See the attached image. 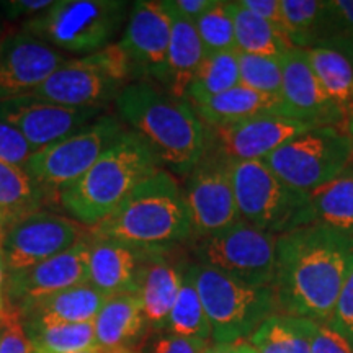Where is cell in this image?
<instances>
[{
    "label": "cell",
    "mask_w": 353,
    "mask_h": 353,
    "mask_svg": "<svg viewBox=\"0 0 353 353\" xmlns=\"http://www.w3.org/2000/svg\"><path fill=\"white\" fill-rule=\"evenodd\" d=\"M210 345V341L162 330L149 341L143 353H205Z\"/></svg>",
    "instance_id": "cell-39"
},
{
    "label": "cell",
    "mask_w": 353,
    "mask_h": 353,
    "mask_svg": "<svg viewBox=\"0 0 353 353\" xmlns=\"http://www.w3.org/2000/svg\"><path fill=\"white\" fill-rule=\"evenodd\" d=\"M317 322L285 312H273L250 335L257 353H311Z\"/></svg>",
    "instance_id": "cell-28"
},
{
    "label": "cell",
    "mask_w": 353,
    "mask_h": 353,
    "mask_svg": "<svg viewBox=\"0 0 353 353\" xmlns=\"http://www.w3.org/2000/svg\"><path fill=\"white\" fill-rule=\"evenodd\" d=\"M97 345L101 350L136 347L145 324L138 293H121L107 298L94 321Z\"/></svg>",
    "instance_id": "cell-25"
},
{
    "label": "cell",
    "mask_w": 353,
    "mask_h": 353,
    "mask_svg": "<svg viewBox=\"0 0 353 353\" xmlns=\"http://www.w3.org/2000/svg\"><path fill=\"white\" fill-rule=\"evenodd\" d=\"M162 3L172 20L169 57H167V82L164 90L176 99H185L190 82L193 81L198 68L205 59V50H203L195 23L180 15L170 6L169 0H164Z\"/></svg>",
    "instance_id": "cell-23"
},
{
    "label": "cell",
    "mask_w": 353,
    "mask_h": 353,
    "mask_svg": "<svg viewBox=\"0 0 353 353\" xmlns=\"http://www.w3.org/2000/svg\"><path fill=\"white\" fill-rule=\"evenodd\" d=\"M241 3L247 10L255 13V15L263 19L267 23H270L273 28H276L278 32L285 34L280 0H241Z\"/></svg>",
    "instance_id": "cell-44"
},
{
    "label": "cell",
    "mask_w": 353,
    "mask_h": 353,
    "mask_svg": "<svg viewBox=\"0 0 353 353\" xmlns=\"http://www.w3.org/2000/svg\"><path fill=\"white\" fill-rule=\"evenodd\" d=\"M283 32L290 44L309 50L319 39L324 0H280Z\"/></svg>",
    "instance_id": "cell-34"
},
{
    "label": "cell",
    "mask_w": 353,
    "mask_h": 353,
    "mask_svg": "<svg viewBox=\"0 0 353 353\" xmlns=\"http://www.w3.org/2000/svg\"><path fill=\"white\" fill-rule=\"evenodd\" d=\"M325 325L334 332L341 334L353 347V267L341 291V296L335 303L332 316Z\"/></svg>",
    "instance_id": "cell-38"
},
{
    "label": "cell",
    "mask_w": 353,
    "mask_h": 353,
    "mask_svg": "<svg viewBox=\"0 0 353 353\" xmlns=\"http://www.w3.org/2000/svg\"><path fill=\"white\" fill-rule=\"evenodd\" d=\"M32 353H46V352H39V350H33ZM72 353H103V350L101 348H90V350H82V352H72Z\"/></svg>",
    "instance_id": "cell-51"
},
{
    "label": "cell",
    "mask_w": 353,
    "mask_h": 353,
    "mask_svg": "<svg viewBox=\"0 0 353 353\" xmlns=\"http://www.w3.org/2000/svg\"><path fill=\"white\" fill-rule=\"evenodd\" d=\"M172 250L149 252L145 255L138 275V296L149 329L162 332L174 307L182 283L187 260L174 262Z\"/></svg>",
    "instance_id": "cell-21"
},
{
    "label": "cell",
    "mask_w": 353,
    "mask_h": 353,
    "mask_svg": "<svg viewBox=\"0 0 353 353\" xmlns=\"http://www.w3.org/2000/svg\"><path fill=\"white\" fill-rule=\"evenodd\" d=\"M170 34L172 20L164 3L154 0L132 3L120 44L130 57L136 81L165 87Z\"/></svg>",
    "instance_id": "cell-15"
},
{
    "label": "cell",
    "mask_w": 353,
    "mask_h": 353,
    "mask_svg": "<svg viewBox=\"0 0 353 353\" xmlns=\"http://www.w3.org/2000/svg\"><path fill=\"white\" fill-rule=\"evenodd\" d=\"M3 236H6V229L0 228V249H2V242H3Z\"/></svg>",
    "instance_id": "cell-53"
},
{
    "label": "cell",
    "mask_w": 353,
    "mask_h": 353,
    "mask_svg": "<svg viewBox=\"0 0 353 353\" xmlns=\"http://www.w3.org/2000/svg\"><path fill=\"white\" fill-rule=\"evenodd\" d=\"M161 169L145 141L126 128L77 182L59 193L57 201L72 219L94 228Z\"/></svg>",
    "instance_id": "cell-4"
},
{
    "label": "cell",
    "mask_w": 353,
    "mask_h": 353,
    "mask_svg": "<svg viewBox=\"0 0 353 353\" xmlns=\"http://www.w3.org/2000/svg\"><path fill=\"white\" fill-rule=\"evenodd\" d=\"M327 41L353 44V0H324L316 44Z\"/></svg>",
    "instance_id": "cell-37"
},
{
    "label": "cell",
    "mask_w": 353,
    "mask_h": 353,
    "mask_svg": "<svg viewBox=\"0 0 353 353\" xmlns=\"http://www.w3.org/2000/svg\"><path fill=\"white\" fill-rule=\"evenodd\" d=\"M182 190L192 219V241L213 236L241 221L228 159L205 151L195 169L185 176Z\"/></svg>",
    "instance_id": "cell-12"
},
{
    "label": "cell",
    "mask_w": 353,
    "mask_h": 353,
    "mask_svg": "<svg viewBox=\"0 0 353 353\" xmlns=\"http://www.w3.org/2000/svg\"><path fill=\"white\" fill-rule=\"evenodd\" d=\"M103 353H143L138 347H120L112 348V350H103Z\"/></svg>",
    "instance_id": "cell-49"
},
{
    "label": "cell",
    "mask_w": 353,
    "mask_h": 353,
    "mask_svg": "<svg viewBox=\"0 0 353 353\" xmlns=\"http://www.w3.org/2000/svg\"><path fill=\"white\" fill-rule=\"evenodd\" d=\"M307 123L283 114H262L249 120L206 126V149L229 162L263 161L294 136L311 130Z\"/></svg>",
    "instance_id": "cell-14"
},
{
    "label": "cell",
    "mask_w": 353,
    "mask_h": 353,
    "mask_svg": "<svg viewBox=\"0 0 353 353\" xmlns=\"http://www.w3.org/2000/svg\"><path fill=\"white\" fill-rule=\"evenodd\" d=\"M33 145L15 128L0 121V161L7 164L23 167L33 154Z\"/></svg>",
    "instance_id": "cell-41"
},
{
    "label": "cell",
    "mask_w": 353,
    "mask_h": 353,
    "mask_svg": "<svg viewBox=\"0 0 353 353\" xmlns=\"http://www.w3.org/2000/svg\"><path fill=\"white\" fill-rule=\"evenodd\" d=\"M341 130L343 134L347 136L348 143H350V148H352V157H353V107L348 110L345 117H343V123L341 126Z\"/></svg>",
    "instance_id": "cell-48"
},
{
    "label": "cell",
    "mask_w": 353,
    "mask_h": 353,
    "mask_svg": "<svg viewBox=\"0 0 353 353\" xmlns=\"http://www.w3.org/2000/svg\"><path fill=\"white\" fill-rule=\"evenodd\" d=\"M231 182L242 221L273 236L304 226L309 193L288 187L262 161L231 162Z\"/></svg>",
    "instance_id": "cell-8"
},
{
    "label": "cell",
    "mask_w": 353,
    "mask_h": 353,
    "mask_svg": "<svg viewBox=\"0 0 353 353\" xmlns=\"http://www.w3.org/2000/svg\"><path fill=\"white\" fill-rule=\"evenodd\" d=\"M352 161L350 143L341 128L316 126L294 136L262 162L288 187L311 193L341 175Z\"/></svg>",
    "instance_id": "cell-10"
},
{
    "label": "cell",
    "mask_w": 353,
    "mask_h": 353,
    "mask_svg": "<svg viewBox=\"0 0 353 353\" xmlns=\"http://www.w3.org/2000/svg\"><path fill=\"white\" fill-rule=\"evenodd\" d=\"M239 56V83L265 95L281 97V57L237 52Z\"/></svg>",
    "instance_id": "cell-36"
},
{
    "label": "cell",
    "mask_w": 353,
    "mask_h": 353,
    "mask_svg": "<svg viewBox=\"0 0 353 353\" xmlns=\"http://www.w3.org/2000/svg\"><path fill=\"white\" fill-rule=\"evenodd\" d=\"M324 226L353 242V165L309 193L304 226Z\"/></svg>",
    "instance_id": "cell-26"
},
{
    "label": "cell",
    "mask_w": 353,
    "mask_h": 353,
    "mask_svg": "<svg viewBox=\"0 0 353 353\" xmlns=\"http://www.w3.org/2000/svg\"><path fill=\"white\" fill-rule=\"evenodd\" d=\"M3 319V317H0V321H2Z\"/></svg>",
    "instance_id": "cell-54"
},
{
    "label": "cell",
    "mask_w": 353,
    "mask_h": 353,
    "mask_svg": "<svg viewBox=\"0 0 353 353\" xmlns=\"http://www.w3.org/2000/svg\"><path fill=\"white\" fill-rule=\"evenodd\" d=\"M193 108L205 126L226 125L262 114H283L291 118L281 97L260 94L241 83Z\"/></svg>",
    "instance_id": "cell-27"
},
{
    "label": "cell",
    "mask_w": 353,
    "mask_h": 353,
    "mask_svg": "<svg viewBox=\"0 0 353 353\" xmlns=\"http://www.w3.org/2000/svg\"><path fill=\"white\" fill-rule=\"evenodd\" d=\"M148 254V250L90 234L87 283L107 298L121 293H138L139 268Z\"/></svg>",
    "instance_id": "cell-20"
},
{
    "label": "cell",
    "mask_w": 353,
    "mask_h": 353,
    "mask_svg": "<svg viewBox=\"0 0 353 353\" xmlns=\"http://www.w3.org/2000/svg\"><path fill=\"white\" fill-rule=\"evenodd\" d=\"M33 347L26 335L23 321L15 309L0 321V353H32Z\"/></svg>",
    "instance_id": "cell-40"
},
{
    "label": "cell",
    "mask_w": 353,
    "mask_h": 353,
    "mask_svg": "<svg viewBox=\"0 0 353 353\" xmlns=\"http://www.w3.org/2000/svg\"><path fill=\"white\" fill-rule=\"evenodd\" d=\"M205 353H257L249 341H237L232 343H213Z\"/></svg>",
    "instance_id": "cell-46"
},
{
    "label": "cell",
    "mask_w": 353,
    "mask_h": 353,
    "mask_svg": "<svg viewBox=\"0 0 353 353\" xmlns=\"http://www.w3.org/2000/svg\"><path fill=\"white\" fill-rule=\"evenodd\" d=\"M88 237L32 268L7 273L6 299L8 307L17 309L38 298L87 283Z\"/></svg>",
    "instance_id": "cell-18"
},
{
    "label": "cell",
    "mask_w": 353,
    "mask_h": 353,
    "mask_svg": "<svg viewBox=\"0 0 353 353\" xmlns=\"http://www.w3.org/2000/svg\"><path fill=\"white\" fill-rule=\"evenodd\" d=\"M68 57L33 34H6L0 41V101L28 95L41 85Z\"/></svg>",
    "instance_id": "cell-17"
},
{
    "label": "cell",
    "mask_w": 353,
    "mask_h": 353,
    "mask_svg": "<svg viewBox=\"0 0 353 353\" xmlns=\"http://www.w3.org/2000/svg\"><path fill=\"white\" fill-rule=\"evenodd\" d=\"M213 343L245 341L262 322L278 311L272 286H252L206 265L192 262Z\"/></svg>",
    "instance_id": "cell-6"
},
{
    "label": "cell",
    "mask_w": 353,
    "mask_h": 353,
    "mask_svg": "<svg viewBox=\"0 0 353 353\" xmlns=\"http://www.w3.org/2000/svg\"><path fill=\"white\" fill-rule=\"evenodd\" d=\"M101 108H74L32 95L0 101V121L15 128L34 151L68 138L100 117Z\"/></svg>",
    "instance_id": "cell-16"
},
{
    "label": "cell",
    "mask_w": 353,
    "mask_h": 353,
    "mask_svg": "<svg viewBox=\"0 0 353 353\" xmlns=\"http://www.w3.org/2000/svg\"><path fill=\"white\" fill-rule=\"evenodd\" d=\"M107 296L90 283L57 291L17 307L25 327L94 322Z\"/></svg>",
    "instance_id": "cell-22"
},
{
    "label": "cell",
    "mask_w": 353,
    "mask_h": 353,
    "mask_svg": "<svg viewBox=\"0 0 353 353\" xmlns=\"http://www.w3.org/2000/svg\"><path fill=\"white\" fill-rule=\"evenodd\" d=\"M10 226H12V221H10V218H8V216H7L6 213H3L2 210H0V228L6 229V231H7V229L10 228Z\"/></svg>",
    "instance_id": "cell-50"
},
{
    "label": "cell",
    "mask_w": 353,
    "mask_h": 353,
    "mask_svg": "<svg viewBox=\"0 0 353 353\" xmlns=\"http://www.w3.org/2000/svg\"><path fill=\"white\" fill-rule=\"evenodd\" d=\"M90 236L76 219L39 210L13 223L6 231L2 254L7 273L23 272L54 257Z\"/></svg>",
    "instance_id": "cell-13"
},
{
    "label": "cell",
    "mask_w": 353,
    "mask_h": 353,
    "mask_svg": "<svg viewBox=\"0 0 353 353\" xmlns=\"http://www.w3.org/2000/svg\"><path fill=\"white\" fill-rule=\"evenodd\" d=\"M304 52L321 87L345 117L353 107V44L327 41Z\"/></svg>",
    "instance_id": "cell-24"
},
{
    "label": "cell",
    "mask_w": 353,
    "mask_h": 353,
    "mask_svg": "<svg viewBox=\"0 0 353 353\" xmlns=\"http://www.w3.org/2000/svg\"><path fill=\"white\" fill-rule=\"evenodd\" d=\"M90 234L148 252L174 250L183 242H192V219L182 185L169 170L161 169L90 228Z\"/></svg>",
    "instance_id": "cell-3"
},
{
    "label": "cell",
    "mask_w": 353,
    "mask_h": 353,
    "mask_svg": "<svg viewBox=\"0 0 353 353\" xmlns=\"http://www.w3.org/2000/svg\"><path fill=\"white\" fill-rule=\"evenodd\" d=\"M56 0H0V10L7 20L15 19H33L44 10L52 7Z\"/></svg>",
    "instance_id": "cell-43"
},
{
    "label": "cell",
    "mask_w": 353,
    "mask_h": 353,
    "mask_svg": "<svg viewBox=\"0 0 353 353\" xmlns=\"http://www.w3.org/2000/svg\"><path fill=\"white\" fill-rule=\"evenodd\" d=\"M281 100L291 118L311 126L341 128L343 114L321 87L304 50L291 48L281 56Z\"/></svg>",
    "instance_id": "cell-19"
},
{
    "label": "cell",
    "mask_w": 353,
    "mask_h": 353,
    "mask_svg": "<svg viewBox=\"0 0 353 353\" xmlns=\"http://www.w3.org/2000/svg\"><path fill=\"white\" fill-rule=\"evenodd\" d=\"M6 285H7V265L3 259L2 249H0V317H6L10 311L6 299Z\"/></svg>",
    "instance_id": "cell-47"
},
{
    "label": "cell",
    "mask_w": 353,
    "mask_h": 353,
    "mask_svg": "<svg viewBox=\"0 0 353 353\" xmlns=\"http://www.w3.org/2000/svg\"><path fill=\"white\" fill-rule=\"evenodd\" d=\"M192 262L185 263L179 294L167 319V332L211 341V327L192 275Z\"/></svg>",
    "instance_id": "cell-31"
},
{
    "label": "cell",
    "mask_w": 353,
    "mask_h": 353,
    "mask_svg": "<svg viewBox=\"0 0 353 353\" xmlns=\"http://www.w3.org/2000/svg\"><path fill=\"white\" fill-rule=\"evenodd\" d=\"M205 56L236 50V37L226 0H214L213 7L195 21Z\"/></svg>",
    "instance_id": "cell-35"
},
{
    "label": "cell",
    "mask_w": 353,
    "mask_h": 353,
    "mask_svg": "<svg viewBox=\"0 0 353 353\" xmlns=\"http://www.w3.org/2000/svg\"><path fill=\"white\" fill-rule=\"evenodd\" d=\"M3 32H6V28H3V21H2V19H0V41H2V39L6 38V34H3Z\"/></svg>",
    "instance_id": "cell-52"
},
{
    "label": "cell",
    "mask_w": 353,
    "mask_h": 353,
    "mask_svg": "<svg viewBox=\"0 0 353 353\" xmlns=\"http://www.w3.org/2000/svg\"><path fill=\"white\" fill-rule=\"evenodd\" d=\"M128 17L125 0H56L21 30L56 50L88 56L112 44Z\"/></svg>",
    "instance_id": "cell-5"
},
{
    "label": "cell",
    "mask_w": 353,
    "mask_h": 353,
    "mask_svg": "<svg viewBox=\"0 0 353 353\" xmlns=\"http://www.w3.org/2000/svg\"><path fill=\"white\" fill-rule=\"evenodd\" d=\"M170 6L175 8L185 19L192 20L193 23L200 19L205 12L213 7L214 0H169Z\"/></svg>",
    "instance_id": "cell-45"
},
{
    "label": "cell",
    "mask_w": 353,
    "mask_h": 353,
    "mask_svg": "<svg viewBox=\"0 0 353 353\" xmlns=\"http://www.w3.org/2000/svg\"><path fill=\"white\" fill-rule=\"evenodd\" d=\"M311 353H353V347L341 334L325 324H317L311 343Z\"/></svg>",
    "instance_id": "cell-42"
},
{
    "label": "cell",
    "mask_w": 353,
    "mask_h": 353,
    "mask_svg": "<svg viewBox=\"0 0 353 353\" xmlns=\"http://www.w3.org/2000/svg\"><path fill=\"white\" fill-rule=\"evenodd\" d=\"M228 10L232 19L237 52L281 57L293 48L283 33L278 32L255 13L247 10L241 0H229Z\"/></svg>",
    "instance_id": "cell-29"
},
{
    "label": "cell",
    "mask_w": 353,
    "mask_h": 353,
    "mask_svg": "<svg viewBox=\"0 0 353 353\" xmlns=\"http://www.w3.org/2000/svg\"><path fill=\"white\" fill-rule=\"evenodd\" d=\"M236 85H239L237 51L216 52L205 56L195 77L190 82L185 99L196 107Z\"/></svg>",
    "instance_id": "cell-30"
},
{
    "label": "cell",
    "mask_w": 353,
    "mask_h": 353,
    "mask_svg": "<svg viewBox=\"0 0 353 353\" xmlns=\"http://www.w3.org/2000/svg\"><path fill=\"white\" fill-rule=\"evenodd\" d=\"M125 130V123L118 117H99L68 138L39 149L25 162L23 169L48 200L59 198V193L77 182Z\"/></svg>",
    "instance_id": "cell-9"
},
{
    "label": "cell",
    "mask_w": 353,
    "mask_h": 353,
    "mask_svg": "<svg viewBox=\"0 0 353 353\" xmlns=\"http://www.w3.org/2000/svg\"><path fill=\"white\" fill-rule=\"evenodd\" d=\"M118 118L145 141L162 169L187 176L206 149V126L187 99L151 82H131L117 99Z\"/></svg>",
    "instance_id": "cell-2"
},
{
    "label": "cell",
    "mask_w": 353,
    "mask_h": 353,
    "mask_svg": "<svg viewBox=\"0 0 353 353\" xmlns=\"http://www.w3.org/2000/svg\"><path fill=\"white\" fill-rule=\"evenodd\" d=\"M278 312L327 324L353 267V242L324 226H303L276 236Z\"/></svg>",
    "instance_id": "cell-1"
},
{
    "label": "cell",
    "mask_w": 353,
    "mask_h": 353,
    "mask_svg": "<svg viewBox=\"0 0 353 353\" xmlns=\"http://www.w3.org/2000/svg\"><path fill=\"white\" fill-rule=\"evenodd\" d=\"M195 262L252 286H272L276 236L237 221L213 236L192 241Z\"/></svg>",
    "instance_id": "cell-11"
},
{
    "label": "cell",
    "mask_w": 353,
    "mask_h": 353,
    "mask_svg": "<svg viewBox=\"0 0 353 353\" xmlns=\"http://www.w3.org/2000/svg\"><path fill=\"white\" fill-rule=\"evenodd\" d=\"M33 350L46 353H72L97 348L94 322L54 324L43 327H25Z\"/></svg>",
    "instance_id": "cell-33"
},
{
    "label": "cell",
    "mask_w": 353,
    "mask_h": 353,
    "mask_svg": "<svg viewBox=\"0 0 353 353\" xmlns=\"http://www.w3.org/2000/svg\"><path fill=\"white\" fill-rule=\"evenodd\" d=\"M132 79L130 57L120 43H112L94 54L68 59L28 95L63 107L103 110Z\"/></svg>",
    "instance_id": "cell-7"
},
{
    "label": "cell",
    "mask_w": 353,
    "mask_h": 353,
    "mask_svg": "<svg viewBox=\"0 0 353 353\" xmlns=\"http://www.w3.org/2000/svg\"><path fill=\"white\" fill-rule=\"evenodd\" d=\"M46 200V193L33 182L23 167L0 161V210L10 218L12 224L41 210Z\"/></svg>",
    "instance_id": "cell-32"
}]
</instances>
